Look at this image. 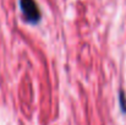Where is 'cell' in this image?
Listing matches in <instances>:
<instances>
[{"label": "cell", "mask_w": 126, "mask_h": 125, "mask_svg": "<svg viewBox=\"0 0 126 125\" xmlns=\"http://www.w3.org/2000/svg\"><path fill=\"white\" fill-rule=\"evenodd\" d=\"M21 11L25 18L31 23H37L41 18V11L34 0H21L20 1Z\"/></svg>", "instance_id": "6da1fadb"}]
</instances>
